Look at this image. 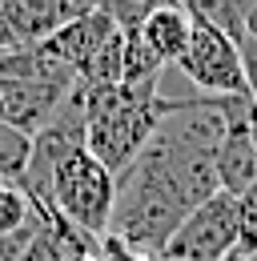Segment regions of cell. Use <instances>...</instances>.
<instances>
[{"label": "cell", "instance_id": "cell-1", "mask_svg": "<svg viewBox=\"0 0 257 261\" xmlns=\"http://www.w3.org/2000/svg\"><path fill=\"white\" fill-rule=\"evenodd\" d=\"M189 209V197L165 173V165L149 149H141L117 173V201H113L109 233L141 253H161Z\"/></svg>", "mask_w": 257, "mask_h": 261}, {"label": "cell", "instance_id": "cell-2", "mask_svg": "<svg viewBox=\"0 0 257 261\" xmlns=\"http://www.w3.org/2000/svg\"><path fill=\"white\" fill-rule=\"evenodd\" d=\"M165 117L161 81L85 89V149L113 173H121L157 133Z\"/></svg>", "mask_w": 257, "mask_h": 261}, {"label": "cell", "instance_id": "cell-3", "mask_svg": "<svg viewBox=\"0 0 257 261\" xmlns=\"http://www.w3.org/2000/svg\"><path fill=\"white\" fill-rule=\"evenodd\" d=\"M113 201H117V173L105 169L85 145H76L53 173L48 209H57L68 225H76L81 233L100 241L109 233Z\"/></svg>", "mask_w": 257, "mask_h": 261}, {"label": "cell", "instance_id": "cell-4", "mask_svg": "<svg viewBox=\"0 0 257 261\" xmlns=\"http://www.w3.org/2000/svg\"><path fill=\"white\" fill-rule=\"evenodd\" d=\"M173 65L181 68V76L189 81L197 93H209V97H249L237 36L217 29L213 20L193 16L189 44H185V53Z\"/></svg>", "mask_w": 257, "mask_h": 261}, {"label": "cell", "instance_id": "cell-5", "mask_svg": "<svg viewBox=\"0 0 257 261\" xmlns=\"http://www.w3.org/2000/svg\"><path fill=\"white\" fill-rule=\"evenodd\" d=\"M233 245H237V197L217 189L213 197H205L201 205H193L185 213V221L165 241L161 257L165 261H221Z\"/></svg>", "mask_w": 257, "mask_h": 261}, {"label": "cell", "instance_id": "cell-6", "mask_svg": "<svg viewBox=\"0 0 257 261\" xmlns=\"http://www.w3.org/2000/svg\"><path fill=\"white\" fill-rule=\"evenodd\" d=\"M213 169H217V185L233 197L257 181V137H253V100L249 97H241L233 105L225 137L213 153Z\"/></svg>", "mask_w": 257, "mask_h": 261}, {"label": "cell", "instance_id": "cell-7", "mask_svg": "<svg viewBox=\"0 0 257 261\" xmlns=\"http://www.w3.org/2000/svg\"><path fill=\"white\" fill-rule=\"evenodd\" d=\"M72 16L76 8L68 0H0V53L40 44Z\"/></svg>", "mask_w": 257, "mask_h": 261}, {"label": "cell", "instance_id": "cell-8", "mask_svg": "<svg viewBox=\"0 0 257 261\" xmlns=\"http://www.w3.org/2000/svg\"><path fill=\"white\" fill-rule=\"evenodd\" d=\"M109 33H117V20L105 8H89V12H76L72 20H64L57 33H48L40 40V48L53 53L72 72H81V68L89 65V57L109 40Z\"/></svg>", "mask_w": 257, "mask_h": 261}, {"label": "cell", "instance_id": "cell-9", "mask_svg": "<svg viewBox=\"0 0 257 261\" xmlns=\"http://www.w3.org/2000/svg\"><path fill=\"white\" fill-rule=\"evenodd\" d=\"M141 36H145V44L157 53L165 65H173L181 53H185V44H189V33H193V16L189 8L181 4V0H149V8H145V16H141Z\"/></svg>", "mask_w": 257, "mask_h": 261}, {"label": "cell", "instance_id": "cell-10", "mask_svg": "<svg viewBox=\"0 0 257 261\" xmlns=\"http://www.w3.org/2000/svg\"><path fill=\"white\" fill-rule=\"evenodd\" d=\"M125 76V33H109V40L89 57V65L76 72V81L85 89H105V85H121Z\"/></svg>", "mask_w": 257, "mask_h": 261}, {"label": "cell", "instance_id": "cell-11", "mask_svg": "<svg viewBox=\"0 0 257 261\" xmlns=\"http://www.w3.org/2000/svg\"><path fill=\"white\" fill-rule=\"evenodd\" d=\"M125 33V85H145V81H161V68H165V61H161L157 53L145 44V36H141V29L133 24V29H121Z\"/></svg>", "mask_w": 257, "mask_h": 261}, {"label": "cell", "instance_id": "cell-12", "mask_svg": "<svg viewBox=\"0 0 257 261\" xmlns=\"http://www.w3.org/2000/svg\"><path fill=\"white\" fill-rule=\"evenodd\" d=\"M189 8V16H201V20H213L217 29H225L229 36L245 33V16L257 0H181Z\"/></svg>", "mask_w": 257, "mask_h": 261}, {"label": "cell", "instance_id": "cell-13", "mask_svg": "<svg viewBox=\"0 0 257 261\" xmlns=\"http://www.w3.org/2000/svg\"><path fill=\"white\" fill-rule=\"evenodd\" d=\"M29 153H32V133L16 129L8 121H0V169L8 181H16L29 165Z\"/></svg>", "mask_w": 257, "mask_h": 261}, {"label": "cell", "instance_id": "cell-14", "mask_svg": "<svg viewBox=\"0 0 257 261\" xmlns=\"http://www.w3.org/2000/svg\"><path fill=\"white\" fill-rule=\"evenodd\" d=\"M32 213V197L20 189V181H0V237L4 233H12V229H20L29 221Z\"/></svg>", "mask_w": 257, "mask_h": 261}, {"label": "cell", "instance_id": "cell-15", "mask_svg": "<svg viewBox=\"0 0 257 261\" xmlns=\"http://www.w3.org/2000/svg\"><path fill=\"white\" fill-rule=\"evenodd\" d=\"M233 249L257 257V181L237 193V245Z\"/></svg>", "mask_w": 257, "mask_h": 261}, {"label": "cell", "instance_id": "cell-16", "mask_svg": "<svg viewBox=\"0 0 257 261\" xmlns=\"http://www.w3.org/2000/svg\"><path fill=\"white\" fill-rule=\"evenodd\" d=\"M68 4H72V8H76V12H89V8H100V4H105V0H68Z\"/></svg>", "mask_w": 257, "mask_h": 261}, {"label": "cell", "instance_id": "cell-17", "mask_svg": "<svg viewBox=\"0 0 257 261\" xmlns=\"http://www.w3.org/2000/svg\"><path fill=\"white\" fill-rule=\"evenodd\" d=\"M245 33H249V36H257V4L249 8V16H245Z\"/></svg>", "mask_w": 257, "mask_h": 261}, {"label": "cell", "instance_id": "cell-18", "mask_svg": "<svg viewBox=\"0 0 257 261\" xmlns=\"http://www.w3.org/2000/svg\"><path fill=\"white\" fill-rule=\"evenodd\" d=\"M221 261H253V257H249V253H241V249H229Z\"/></svg>", "mask_w": 257, "mask_h": 261}, {"label": "cell", "instance_id": "cell-19", "mask_svg": "<svg viewBox=\"0 0 257 261\" xmlns=\"http://www.w3.org/2000/svg\"><path fill=\"white\" fill-rule=\"evenodd\" d=\"M0 181H4V169H0Z\"/></svg>", "mask_w": 257, "mask_h": 261}]
</instances>
